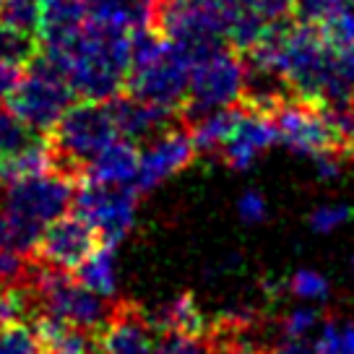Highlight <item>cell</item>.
Instances as JSON below:
<instances>
[{
	"label": "cell",
	"mask_w": 354,
	"mask_h": 354,
	"mask_svg": "<svg viewBox=\"0 0 354 354\" xmlns=\"http://www.w3.org/2000/svg\"><path fill=\"white\" fill-rule=\"evenodd\" d=\"M258 354H261V352H258Z\"/></svg>",
	"instance_id": "38"
},
{
	"label": "cell",
	"mask_w": 354,
	"mask_h": 354,
	"mask_svg": "<svg viewBox=\"0 0 354 354\" xmlns=\"http://www.w3.org/2000/svg\"><path fill=\"white\" fill-rule=\"evenodd\" d=\"M102 245H104V237L91 221H86L78 214H63L44 227L32 258L73 274Z\"/></svg>",
	"instance_id": "10"
},
{
	"label": "cell",
	"mask_w": 354,
	"mask_h": 354,
	"mask_svg": "<svg viewBox=\"0 0 354 354\" xmlns=\"http://www.w3.org/2000/svg\"><path fill=\"white\" fill-rule=\"evenodd\" d=\"M245 60L232 44H221L203 53L190 66L188 100L183 107L185 122L219 107H232L243 102Z\"/></svg>",
	"instance_id": "6"
},
{
	"label": "cell",
	"mask_w": 354,
	"mask_h": 354,
	"mask_svg": "<svg viewBox=\"0 0 354 354\" xmlns=\"http://www.w3.org/2000/svg\"><path fill=\"white\" fill-rule=\"evenodd\" d=\"M151 323H154L156 333H185V336H203L209 333V321L201 313L198 302L190 292L177 295L175 299H169L167 305L149 313Z\"/></svg>",
	"instance_id": "20"
},
{
	"label": "cell",
	"mask_w": 354,
	"mask_h": 354,
	"mask_svg": "<svg viewBox=\"0 0 354 354\" xmlns=\"http://www.w3.org/2000/svg\"><path fill=\"white\" fill-rule=\"evenodd\" d=\"M29 279L37 289L39 315H55L94 331H102L104 323L110 321L115 299L102 297L84 287L71 271H60L37 258H29Z\"/></svg>",
	"instance_id": "4"
},
{
	"label": "cell",
	"mask_w": 354,
	"mask_h": 354,
	"mask_svg": "<svg viewBox=\"0 0 354 354\" xmlns=\"http://www.w3.org/2000/svg\"><path fill=\"white\" fill-rule=\"evenodd\" d=\"M274 141H279V133L271 112H261L243 104V115L219 154L232 169H248Z\"/></svg>",
	"instance_id": "15"
},
{
	"label": "cell",
	"mask_w": 354,
	"mask_h": 354,
	"mask_svg": "<svg viewBox=\"0 0 354 354\" xmlns=\"http://www.w3.org/2000/svg\"><path fill=\"white\" fill-rule=\"evenodd\" d=\"M289 287H292V292H295L297 297H305V299H326L328 292H331L328 281H326L318 271H308V268L297 271V274L292 277V281H289Z\"/></svg>",
	"instance_id": "29"
},
{
	"label": "cell",
	"mask_w": 354,
	"mask_h": 354,
	"mask_svg": "<svg viewBox=\"0 0 354 354\" xmlns=\"http://www.w3.org/2000/svg\"><path fill=\"white\" fill-rule=\"evenodd\" d=\"M107 102H110L118 133H120L122 138H128V141L138 146H146L149 141H154L156 136L172 131L177 125H185V115L183 112L149 104V102L138 100V97H131L128 91L125 94L120 91L118 97H112Z\"/></svg>",
	"instance_id": "14"
},
{
	"label": "cell",
	"mask_w": 354,
	"mask_h": 354,
	"mask_svg": "<svg viewBox=\"0 0 354 354\" xmlns=\"http://www.w3.org/2000/svg\"><path fill=\"white\" fill-rule=\"evenodd\" d=\"M154 354H216L209 333L185 336V333H156Z\"/></svg>",
	"instance_id": "26"
},
{
	"label": "cell",
	"mask_w": 354,
	"mask_h": 354,
	"mask_svg": "<svg viewBox=\"0 0 354 354\" xmlns=\"http://www.w3.org/2000/svg\"><path fill=\"white\" fill-rule=\"evenodd\" d=\"M342 3V8H354V0H339Z\"/></svg>",
	"instance_id": "36"
},
{
	"label": "cell",
	"mask_w": 354,
	"mask_h": 354,
	"mask_svg": "<svg viewBox=\"0 0 354 354\" xmlns=\"http://www.w3.org/2000/svg\"><path fill=\"white\" fill-rule=\"evenodd\" d=\"M39 16L42 0H3L0 6V21L34 37H39Z\"/></svg>",
	"instance_id": "25"
},
{
	"label": "cell",
	"mask_w": 354,
	"mask_h": 354,
	"mask_svg": "<svg viewBox=\"0 0 354 354\" xmlns=\"http://www.w3.org/2000/svg\"><path fill=\"white\" fill-rule=\"evenodd\" d=\"M104 354H154L156 328L151 315L138 302L115 299L110 321L100 333Z\"/></svg>",
	"instance_id": "13"
},
{
	"label": "cell",
	"mask_w": 354,
	"mask_h": 354,
	"mask_svg": "<svg viewBox=\"0 0 354 354\" xmlns=\"http://www.w3.org/2000/svg\"><path fill=\"white\" fill-rule=\"evenodd\" d=\"M321 321V313L313 308H305V310H292L289 315H284V321H281V331L287 339H302L305 333H310V328H315Z\"/></svg>",
	"instance_id": "30"
},
{
	"label": "cell",
	"mask_w": 354,
	"mask_h": 354,
	"mask_svg": "<svg viewBox=\"0 0 354 354\" xmlns=\"http://www.w3.org/2000/svg\"><path fill=\"white\" fill-rule=\"evenodd\" d=\"M271 118L277 122L279 141L292 151H297V154H333L342 156V159H352L354 156L342 141L331 115L321 102L292 97V100L281 102L277 110L271 112Z\"/></svg>",
	"instance_id": "8"
},
{
	"label": "cell",
	"mask_w": 354,
	"mask_h": 354,
	"mask_svg": "<svg viewBox=\"0 0 354 354\" xmlns=\"http://www.w3.org/2000/svg\"><path fill=\"white\" fill-rule=\"evenodd\" d=\"M131 42L133 57L125 91L156 107L183 112L188 100L193 57L167 42L156 26L136 29Z\"/></svg>",
	"instance_id": "2"
},
{
	"label": "cell",
	"mask_w": 354,
	"mask_h": 354,
	"mask_svg": "<svg viewBox=\"0 0 354 354\" xmlns=\"http://www.w3.org/2000/svg\"><path fill=\"white\" fill-rule=\"evenodd\" d=\"M141 167L138 144L118 136L91 165L86 167L84 183H102V185H133Z\"/></svg>",
	"instance_id": "17"
},
{
	"label": "cell",
	"mask_w": 354,
	"mask_h": 354,
	"mask_svg": "<svg viewBox=\"0 0 354 354\" xmlns=\"http://www.w3.org/2000/svg\"><path fill=\"white\" fill-rule=\"evenodd\" d=\"M240 115H243V104H232V107H219V110H211L206 115L193 118L188 122V128L193 133V141H196L198 154L221 151L224 141L232 136Z\"/></svg>",
	"instance_id": "21"
},
{
	"label": "cell",
	"mask_w": 354,
	"mask_h": 354,
	"mask_svg": "<svg viewBox=\"0 0 354 354\" xmlns=\"http://www.w3.org/2000/svg\"><path fill=\"white\" fill-rule=\"evenodd\" d=\"M88 21L84 0H42L39 16V47L60 50Z\"/></svg>",
	"instance_id": "16"
},
{
	"label": "cell",
	"mask_w": 354,
	"mask_h": 354,
	"mask_svg": "<svg viewBox=\"0 0 354 354\" xmlns=\"http://www.w3.org/2000/svg\"><path fill=\"white\" fill-rule=\"evenodd\" d=\"M268 21H284L292 16V0H250Z\"/></svg>",
	"instance_id": "32"
},
{
	"label": "cell",
	"mask_w": 354,
	"mask_h": 354,
	"mask_svg": "<svg viewBox=\"0 0 354 354\" xmlns=\"http://www.w3.org/2000/svg\"><path fill=\"white\" fill-rule=\"evenodd\" d=\"M88 21L110 24L125 32L154 26L159 0H84Z\"/></svg>",
	"instance_id": "19"
},
{
	"label": "cell",
	"mask_w": 354,
	"mask_h": 354,
	"mask_svg": "<svg viewBox=\"0 0 354 354\" xmlns=\"http://www.w3.org/2000/svg\"><path fill=\"white\" fill-rule=\"evenodd\" d=\"M0 354H53L32 323L0 326Z\"/></svg>",
	"instance_id": "24"
},
{
	"label": "cell",
	"mask_w": 354,
	"mask_h": 354,
	"mask_svg": "<svg viewBox=\"0 0 354 354\" xmlns=\"http://www.w3.org/2000/svg\"><path fill=\"white\" fill-rule=\"evenodd\" d=\"M315 346L318 354H354V323L328 321Z\"/></svg>",
	"instance_id": "27"
},
{
	"label": "cell",
	"mask_w": 354,
	"mask_h": 354,
	"mask_svg": "<svg viewBox=\"0 0 354 354\" xmlns=\"http://www.w3.org/2000/svg\"><path fill=\"white\" fill-rule=\"evenodd\" d=\"M342 8L339 0H292V19L308 24L326 21L331 13Z\"/></svg>",
	"instance_id": "28"
},
{
	"label": "cell",
	"mask_w": 354,
	"mask_h": 354,
	"mask_svg": "<svg viewBox=\"0 0 354 354\" xmlns=\"http://www.w3.org/2000/svg\"><path fill=\"white\" fill-rule=\"evenodd\" d=\"M32 326L53 354H94L102 349V331L84 328L55 315H37Z\"/></svg>",
	"instance_id": "18"
},
{
	"label": "cell",
	"mask_w": 354,
	"mask_h": 354,
	"mask_svg": "<svg viewBox=\"0 0 354 354\" xmlns=\"http://www.w3.org/2000/svg\"><path fill=\"white\" fill-rule=\"evenodd\" d=\"M261 354H318V346L302 342V339H284V342L274 344V346L261 349Z\"/></svg>",
	"instance_id": "33"
},
{
	"label": "cell",
	"mask_w": 354,
	"mask_h": 354,
	"mask_svg": "<svg viewBox=\"0 0 354 354\" xmlns=\"http://www.w3.org/2000/svg\"><path fill=\"white\" fill-rule=\"evenodd\" d=\"M131 37L133 32L110 24L86 21L66 47L39 50L66 73L76 97L107 102L125 88L131 73Z\"/></svg>",
	"instance_id": "1"
},
{
	"label": "cell",
	"mask_w": 354,
	"mask_h": 354,
	"mask_svg": "<svg viewBox=\"0 0 354 354\" xmlns=\"http://www.w3.org/2000/svg\"><path fill=\"white\" fill-rule=\"evenodd\" d=\"M138 190L133 185H102V183H84L78 185L73 209L78 216L91 221L102 232L104 243L118 245L128 234L136 216Z\"/></svg>",
	"instance_id": "11"
},
{
	"label": "cell",
	"mask_w": 354,
	"mask_h": 354,
	"mask_svg": "<svg viewBox=\"0 0 354 354\" xmlns=\"http://www.w3.org/2000/svg\"><path fill=\"white\" fill-rule=\"evenodd\" d=\"M21 73H24L21 66L8 63V60L0 57V102L8 100V94H11V88L16 86V81L21 78Z\"/></svg>",
	"instance_id": "34"
},
{
	"label": "cell",
	"mask_w": 354,
	"mask_h": 354,
	"mask_svg": "<svg viewBox=\"0 0 354 354\" xmlns=\"http://www.w3.org/2000/svg\"><path fill=\"white\" fill-rule=\"evenodd\" d=\"M78 185L81 183H76L73 177L47 169L39 175L16 180L11 185H3L0 203L24 219H32L37 224H50L53 219L68 214V209H73Z\"/></svg>",
	"instance_id": "9"
},
{
	"label": "cell",
	"mask_w": 354,
	"mask_h": 354,
	"mask_svg": "<svg viewBox=\"0 0 354 354\" xmlns=\"http://www.w3.org/2000/svg\"><path fill=\"white\" fill-rule=\"evenodd\" d=\"M0 6H3V0H0Z\"/></svg>",
	"instance_id": "37"
},
{
	"label": "cell",
	"mask_w": 354,
	"mask_h": 354,
	"mask_svg": "<svg viewBox=\"0 0 354 354\" xmlns=\"http://www.w3.org/2000/svg\"><path fill=\"white\" fill-rule=\"evenodd\" d=\"M240 214L248 221H258L266 216V201L261 193H245L240 198Z\"/></svg>",
	"instance_id": "35"
},
{
	"label": "cell",
	"mask_w": 354,
	"mask_h": 354,
	"mask_svg": "<svg viewBox=\"0 0 354 354\" xmlns=\"http://www.w3.org/2000/svg\"><path fill=\"white\" fill-rule=\"evenodd\" d=\"M154 26L167 42L193 60L227 42V11L221 0H159Z\"/></svg>",
	"instance_id": "7"
},
{
	"label": "cell",
	"mask_w": 354,
	"mask_h": 354,
	"mask_svg": "<svg viewBox=\"0 0 354 354\" xmlns=\"http://www.w3.org/2000/svg\"><path fill=\"white\" fill-rule=\"evenodd\" d=\"M39 144H47V133L32 128L8 104L0 107V159L29 151Z\"/></svg>",
	"instance_id": "22"
},
{
	"label": "cell",
	"mask_w": 354,
	"mask_h": 354,
	"mask_svg": "<svg viewBox=\"0 0 354 354\" xmlns=\"http://www.w3.org/2000/svg\"><path fill=\"white\" fill-rule=\"evenodd\" d=\"M349 216H352V209H349V206H321L318 211H313L310 227H313L315 232H331L336 227H342Z\"/></svg>",
	"instance_id": "31"
},
{
	"label": "cell",
	"mask_w": 354,
	"mask_h": 354,
	"mask_svg": "<svg viewBox=\"0 0 354 354\" xmlns=\"http://www.w3.org/2000/svg\"><path fill=\"white\" fill-rule=\"evenodd\" d=\"M196 154H198V149H196L188 122L156 136L154 141L146 144V151L141 154V167L133 180V188L138 193L154 190L162 180L185 169L196 159Z\"/></svg>",
	"instance_id": "12"
},
{
	"label": "cell",
	"mask_w": 354,
	"mask_h": 354,
	"mask_svg": "<svg viewBox=\"0 0 354 354\" xmlns=\"http://www.w3.org/2000/svg\"><path fill=\"white\" fill-rule=\"evenodd\" d=\"M112 250H115V245L104 243L86 263H81L73 271V277L84 287H88L91 292L102 295V297H112L115 295V258H112Z\"/></svg>",
	"instance_id": "23"
},
{
	"label": "cell",
	"mask_w": 354,
	"mask_h": 354,
	"mask_svg": "<svg viewBox=\"0 0 354 354\" xmlns=\"http://www.w3.org/2000/svg\"><path fill=\"white\" fill-rule=\"evenodd\" d=\"M73 100H76V91L68 76L39 50L32 63L24 68L16 86L11 88L8 107L32 128L50 133L53 125L73 104Z\"/></svg>",
	"instance_id": "5"
},
{
	"label": "cell",
	"mask_w": 354,
	"mask_h": 354,
	"mask_svg": "<svg viewBox=\"0 0 354 354\" xmlns=\"http://www.w3.org/2000/svg\"><path fill=\"white\" fill-rule=\"evenodd\" d=\"M118 125L112 118L110 102L84 100L71 104L66 115L47 133L50 169L73 177L84 185L86 167L118 138Z\"/></svg>",
	"instance_id": "3"
}]
</instances>
